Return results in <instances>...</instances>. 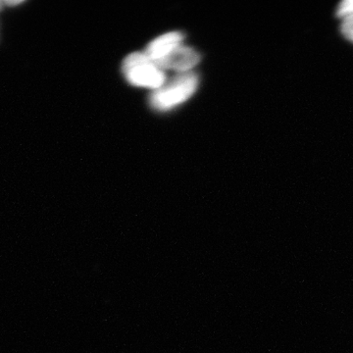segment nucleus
Listing matches in <instances>:
<instances>
[{"label": "nucleus", "instance_id": "6e6552de", "mask_svg": "<svg viewBox=\"0 0 353 353\" xmlns=\"http://www.w3.org/2000/svg\"><path fill=\"white\" fill-rule=\"evenodd\" d=\"M3 2L0 1V11L2 10V8H3Z\"/></svg>", "mask_w": 353, "mask_h": 353}, {"label": "nucleus", "instance_id": "f257e3e1", "mask_svg": "<svg viewBox=\"0 0 353 353\" xmlns=\"http://www.w3.org/2000/svg\"><path fill=\"white\" fill-rule=\"evenodd\" d=\"M199 87V76L194 72L178 74L152 92L150 105L166 111L180 105L194 95Z\"/></svg>", "mask_w": 353, "mask_h": 353}, {"label": "nucleus", "instance_id": "423d86ee", "mask_svg": "<svg viewBox=\"0 0 353 353\" xmlns=\"http://www.w3.org/2000/svg\"><path fill=\"white\" fill-rule=\"evenodd\" d=\"M336 15L341 18L347 15H353V0L341 1L336 9Z\"/></svg>", "mask_w": 353, "mask_h": 353}, {"label": "nucleus", "instance_id": "20e7f679", "mask_svg": "<svg viewBox=\"0 0 353 353\" xmlns=\"http://www.w3.org/2000/svg\"><path fill=\"white\" fill-rule=\"evenodd\" d=\"M183 36L181 32H167L148 44L145 53L152 58L153 61L157 62L183 44Z\"/></svg>", "mask_w": 353, "mask_h": 353}, {"label": "nucleus", "instance_id": "7ed1b4c3", "mask_svg": "<svg viewBox=\"0 0 353 353\" xmlns=\"http://www.w3.org/2000/svg\"><path fill=\"white\" fill-rule=\"evenodd\" d=\"M199 60H201V55L196 50L181 44L167 57L155 63L162 70H173V71L185 73L196 66Z\"/></svg>", "mask_w": 353, "mask_h": 353}, {"label": "nucleus", "instance_id": "0eeeda50", "mask_svg": "<svg viewBox=\"0 0 353 353\" xmlns=\"http://www.w3.org/2000/svg\"><path fill=\"white\" fill-rule=\"evenodd\" d=\"M22 2L23 1H4L3 4H6L7 6H19Z\"/></svg>", "mask_w": 353, "mask_h": 353}, {"label": "nucleus", "instance_id": "f03ea898", "mask_svg": "<svg viewBox=\"0 0 353 353\" xmlns=\"http://www.w3.org/2000/svg\"><path fill=\"white\" fill-rule=\"evenodd\" d=\"M123 74L132 85L157 90L166 82L164 70L160 68L146 53L134 52L125 58Z\"/></svg>", "mask_w": 353, "mask_h": 353}, {"label": "nucleus", "instance_id": "39448f33", "mask_svg": "<svg viewBox=\"0 0 353 353\" xmlns=\"http://www.w3.org/2000/svg\"><path fill=\"white\" fill-rule=\"evenodd\" d=\"M341 31L348 41L353 43V15H347L343 18Z\"/></svg>", "mask_w": 353, "mask_h": 353}]
</instances>
